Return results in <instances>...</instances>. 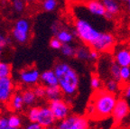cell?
Wrapping results in <instances>:
<instances>
[{
	"mask_svg": "<svg viewBox=\"0 0 130 129\" xmlns=\"http://www.w3.org/2000/svg\"><path fill=\"white\" fill-rule=\"evenodd\" d=\"M24 1L25 3H35V2H36L37 0H24Z\"/></svg>",
	"mask_w": 130,
	"mask_h": 129,
	"instance_id": "obj_38",
	"label": "cell"
},
{
	"mask_svg": "<svg viewBox=\"0 0 130 129\" xmlns=\"http://www.w3.org/2000/svg\"><path fill=\"white\" fill-rule=\"evenodd\" d=\"M122 94L126 99H130V83L124 85L123 89H122Z\"/></svg>",
	"mask_w": 130,
	"mask_h": 129,
	"instance_id": "obj_36",
	"label": "cell"
},
{
	"mask_svg": "<svg viewBox=\"0 0 130 129\" xmlns=\"http://www.w3.org/2000/svg\"><path fill=\"white\" fill-rule=\"evenodd\" d=\"M41 72L35 67L23 69L18 73V79L23 85L26 87L36 86L40 82Z\"/></svg>",
	"mask_w": 130,
	"mask_h": 129,
	"instance_id": "obj_7",
	"label": "cell"
},
{
	"mask_svg": "<svg viewBox=\"0 0 130 129\" xmlns=\"http://www.w3.org/2000/svg\"><path fill=\"white\" fill-rule=\"evenodd\" d=\"M62 91L59 86L45 88V99L48 101H53L55 99H61L62 97Z\"/></svg>",
	"mask_w": 130,
	"mask_h": 129,
	"instance_id": "obj_17",
	"label": "cell"
},
{
	"mask_svg": "<svg viewBox=\"0 0 130 129\" xmlns=\"http://www.w3.org/2000/svg\"><path fill=\"white\" fill-rule=\"evenodd\" d=\"M8 42H9V38H7L3 33L0 32V51L6 48L7 46Z\"/></svg>",
	"mask_w": 130,
	"mask_h": 129,
	"instance_id": "obj_33",
	"label": "cell"
},
{
	"mask_svg": "<svg viewBox=\"0 0 130 129\" xmlns=\"http://www.w3.org/2000/svg\"><path fill=\"white\" fill-rule=\"evenodd\" d=\"M120 84H121V83H120L119 81L116 80V79H109L106 81L105 89L108 90V92L117 94V93L120 90Z\"/></svg>",
	"mask_w": 130,
	"mask_h": 129,
	"instance_id": "obj_21",
	"label": "cell"
},
{
	"mask_svg": "<svg viewBox=\"0 0 130 129\" xmlns=\"http://www.w3.org/2000/svg\"><path fill=\"white\" fill-rule=\"evenodd\" d=\"M14 93V83L11 77L0 79V104H7Z\"/></svg>",
	"mask_w": 130,
	"mask_h": 129,
	"instance_id": "obj_8",
	"label": "cell"
},
{
	"mask_svg": "<svg viewBox=\"0 0 130 129\" xmlns=\"http://www.w3.org/2000/svg\"><path fill=\"white\" fill-rule=\"evenodd\" d=\"M120 2H126V0H119Z\"/></svg>",
	"mask_w": 130,
	"mask_h": 129,
	"instance_id": "obj_40",
	"label": "cell"
},
{
	"mask_svg": "<svg viewBox=\"0 0 130 129\" xmlns=\"http://www.w3.org/2000/svg\"><path fill=\"white\" fill-rule=\"evenodd\" d=\"M117 100L116 94L108 92L105 89L96 90L92 101L88 106V113L93 117L106 118L112 115Z\"/></svg>",
	"mask_w": 130,
	"mask_h": 129,
	"instance_id": "obj_3",
	"label": "cell"
},
{
	"mask_svg": "<svg viewBox=\"0 0 130 129\" xmlns=\"http://www.w3.org/2000/svg\"><path fill=\"white\" fill-rule=\"evenodd\" d=\"M55 122H56V119H55L49 106H43V107H39L37 123L40 124L42 126L45 128V127L53 125Z\"/></svg>",
	"mask_w": 130,
	"mask_h": 129,
	"instance_id": "obj_10",
	"label": "cell"
},
{
	"mask_svg": "<svg viewBox=\"0 0 130 129\" xmlns=\"http://www.w3.org/2000/svg\"><path fill=\"white\" fill-rule=\"evenodd\" d=\"M87 117L79 115H70L58 123V129H89Z\"/></svg>",
	"mask_w": 130,
	"mask_h": 129,
	"instance_id": "obj_5",
	"label": "cell"
},
{
	"mask_svg": "<svg viewBox=\"0 0 130 129\" xmlns=\"http://www.w3.org/2000/svg\"><path fill=\"white\" fill-rule=\"evenodd\" d=\"M49 44H50V47H51L53 50H61V46H62V43L60 42L56 37L53 36V38L50 40V42H49Z\"/></svg>",
	"mask_w": 130,
	"mask_h": 129,
	"instance_id": "obj_31",
	"label": "cell"
},
{
	"mask_svg": "<svg viewBox=\"0 0 130 129\" xmlns=\"http://www.w3.org/2000/svg\"><path fill=\"white\" fill-rule=\"evenodd\" d=\"M7 122H8V125H10L11 127H14V128L20 129V127L23 125L22 118L18 115H16V114H12V115L8 116Z\"/></svg>",
	"mask_w": 130,
	"mask_h": 129,
	"instance_id": "obj_23",
	"label": "cell"
},
{
	"mask_svg": "<svg viewBox=\"0 0 130 129\" xmlns=\"http://www.w3.org/2000/svg\"><path fill=\"white\" fill-rule=\"evenodd\" d=\"M74 28V34L84 44L100 53H109L115 47L116 39L111 33L100 32L86 19H76Z\"/></svg>",
	"mask_w": 130,
	"mask_h": 129,
	"instance_id": "obj_1",
	"label": "cell"
},
{
	"mask_svg": "<svg viewBox=\"0 0 130 129\" xmlns=\"http://www.w3.org/2000/svg\"><path fill=\"white\" fill-rule=\"evenodd\" d=\"M120 69H121V67L118 64H117L113 60V61H111L109 66H108V74L110 76V79H116V80L119 81Z\"/></svg>",
	"mask_w": 130,
	"mask_h": 129,
	"instance_id": "obj_22",
	"label": "cell"
},
{
	"mask_svg": "<svg viewBox=\"0 0 130 129\" xmlns=\"http://www.w3.org/2000/svg\"><path fill=\"white\" fill-rule=\"evenodd\" d=\"M113 60L120 67H130V48L119 47L116 49Z\"/></svg>",
	"mask_w": 130,
	"mask_h": 129,
	"instance_id": "obj_11",
	"label": "cell"
},
{
	"mask_svg": "<svg viewBox=\"0 0 130 129\" xmlns=\"http://www.w3.org/2000/svg\"><path fill=\"white\" fill-rule=\"evenodd\" d=\"M31 24L27 19L20 18L16 21L12 29V38L20 44H24L30 39Z\"/></svg>",
	"mask_w": 130,
	"mask_h": 129,
	"instance_id": "obj_4",
	"label": "cell"
},
{
	"mask_svg": "<svg viewBox=\"0 0 130 129\" xmlns=\"http://www.w3.org/2000/svg\"><path fill=\"white\" fill-rule=\"evenodd\" d=\"M90 87L95 91L102 89V80L98 75L93 74L91 76V78H90Z\"/></svg>",
	"mask_w": 130,
	"mask_h": 129,
	"instance_id": "obj_29",
	"label": "cell"
},
{
	"mask_svg": "<svg viewBox=\"0 0 130 129\" xmlns=\"http://www.w3.org/2000/svg\"><path fill=\"white\" fill-rule=\"evenodd\" d=\"M105 7L106 12L115 17L121 11V4L119 0H100Z\"/></svg>",
	"mask_w": 130,
	"mask_h": 129,
	"instance_id": "obj_16",
	"label": "cell"
},
{
	"mask_svg": "<svg viewBox=\"0 0 130 129\" xmlns=\"http://www.w3.org/2000/svg\"><path fill=\"white\" fill-rule=\"evenodd\" d=\"M7 104L10 110L14 111V112H19V111L23 110V108L25 106H24V99H23L22 91L14 92L11 97V99H9Z\"/></svg>",
	"mask_w": 130,
	"mask_h": 129,
	"instance_id": "obj_14",
	"label": "cell"
},
{
	"mask_svg": "<svg viewBox=\"0 0 130 129\" xmlns=\"http://www.w3.org/2000/svg\"><path fill=\"white\" fill-rule=\"evenodd\" d=\"M61 53L64 57H67V58H71V57H74L75 54V47H73L71 43H65L62 44L61 48Z\"/></svg>",
	"mask_w": 130,
	"mask_h": 129,
	"instance_id": "obj_26",
	"label": "cell"
},
{
	"mask_svg": "<svg viewBox=\"0 0 130 129\" xmlns=\"http://www.w3.org/2000/svg\"><path fill=\"white\" fill-rule=\"evenodd\" d=\"M13 10L16 14H22L25 10V2L24 0H12L11 1Z\"/></svg>",
	"mask_w": 130,
	"mask_h": 129,
	"instance_id": "obj_27",
	"label": "cell"
},
{
	"mask_svg": "<svg viewBox=\"0 0 130 129\" xmlns=\"http://www.w3.org/2000/svg\"><path fill=\"white\" fill-rule=\"evenodd\" d=\"M40 82L45 88L58 86V78H57L54 70H47V71L41 72Z\"/></svg>",
	"mask_w": 130,
	"mask_h": 129,
	"instance_id": "obj_12",
	"label": "cell"
},
{
	"mask_svg": "<svg viewBox=\"0 0 130 129\" xmlns=\"http://www.w3.org/2000/svg\"><path fill=\"white\" fill-rule=\"evenodd\" d=\"M130 81V67H121L119 74V82L127 84Z\"/></svg>",
	"mask_w": 130,
	"mask_h": 129,
	"instance_id": "obj_25",
	"label": "cell"
},
{
	"mask_svg": "<svg viewBox=\"0 0 130 129\" xmlns=\"http://www.w3.org/2000/svg\"><path fill=\"white\" fill-rule=\"evenodd\" d=\"M39 107H36V106H32V107H29L28 111H27V119L29 120V122H37Z\"/></svg>",
	"mask_w": 130,
	"mask_h": 129,
	"instance_id": "obj_28",
	"label": "cell"
},
{
	"mask_svg": "<svg viewBox=\"0 0 130 129\" xmlns=\"http://www.w3.org/2000/svg\"><path fill=\"white\" fill-rule=\"evenodd\" d=\"M22 95L25 107H31L32 106H35V102L37 100V98L35 94L34 89H25L24 90L22 91Z\"/></svg>",
	"mask_w": 130,
	"mask_h": 129,
	"instance_id": "obj_18",
	"label": "cell"
},
{
	"mask_svg": "<svg viewBox=\"0 0 130 129\" xmlns=\"http://www.w3.org/2000/svg\"><path fill=\"white\" fill-rule=\"evenodd\" d=\"M59 2L58 0H42L41 1V8L44 12H53L58 7Z\"/></svg>",
	"mask_w": 130,
	"mask_h": 129,
	"instance_id": "obj_20",
	"label": "cell"
},
{
	"mask_svg": "<svg viewBox=\"0 0 130 129\" xmlns=\"http://www.w3.org/2000/svg\"><path fill=\"white\" fill-rule=\"evenodd\" d=\"M129 48H130V47H129Z\"/></svg>",
	"mask_w": 130,
	"mask_h": 129,
	"instance_id": "obj_42",
	"label": "cell"
},
{
	"mask_svg": "<svg viewBox=\"0 0 130 129\" xmlns=\"http://www.w3.org/2000/svg\"><path fill=\"white\" fill-rule=\"evenodd\" d=\"M12 74V67L9 63L0 61V79L8 78Z\"/></svg>",
	"mask_w": 130,
	"mask_h": 129,
	"instance_id": "obj_24",
	"label": "cell"
},
{
	"mask_svg": "<svg viewBox=\"0 0 130 129\" xmlns=\"http://www.w3.org/2000/svg\"><path fill=\"white\" fill-rule=\"evenodd\" d=\"M53 36L56 37L62 44H65V43H71L74 40L75 34H74V32H71L69 29L62 25Z\"/></svg>",
	"mask_w": 130,
	"mask_h": 129,
	"instance_id": "obj_15",
	"label": "cell"
},
{
	"mask_svg": "<svg viewBox=\"0 0 130 129\" xmlns=\"http://www.w3.org/2000/svg\"><path fill=\"white\" fill-rule=\"evenodd\" d=\"M35 94L36 96L37 99H43L45 98V87L43 85H36L35 86Z\"/></svg>",
	"mask_w": 130,
	"mask_h": 129,
	"instance_id": "obj_30",
	"label": "cell"
},
{
	"mask_svg": "<svg viewBox=\"0 0 130 129\" xmlns=\"http://www.w3.org/2000/svg\"><path fill=\"white\" fill-rule=\"evenodd\" d=\"M1 53H2V51H0V57H1Z\"/></svg>",
	"mask_w": 130,
	"mask_h": 129,
	"instance_id": "obj_41",
	"label": "cell"
},
{
	"mask_svg": "<svg viewBox=\"0 0 130 129\" xmlns=\"http://www.w3.org/2000/svg\"><path fill=\"white\" fill-rule=\"evenodd\" d=\"M89 51H90V48L87 45H79L75 48L74 57L80 61H89Z\"/></svg>",
	"mask_w": 130,
	"mask_h": 129,
	"instance_id": "obj_19",
	"label": "cell"
},
{
	"mask_svg": "<svg viewBox=\"0 0 130 129\" xmlns=\"http://www.w3.org/2000/svg\"><path fill=\"white\" fill-rule=\"evenodd\" d=\"M24 129H44V127L42 126V125L37 123V122H29V123L24 127Z\"/></svg>",
	"mask_w": 130,
	"mask_h": 129,
	"instance_id": "obj_35",
	"label": "cell"
},
{
	"mask_svg": "<svg viewBox=\"0 0 130 129\" xmlns=\"http://www.w3.org/2000/svg\"><path fill=\"white\" fill-rule=\"evenodd\" d=\"M49 107L53 112L56 121H61L71 115V107L66 100L61 99H55L53 101H49Z\"/></svg>",
	"mask_w": 130,
	"mask_h": 129,
	"instance_id": "obj_6",
	"label": "cell"
},
{
	"mask_svg": "<svg viewBox=\"0 0 130 129\" xmlns=\"http://www.w3.org/2000/svg\"><path fill=\"white\" fill-rule=\"evenodd\" d=\"M0 129H18L11 127L8 125L7 122V117L6 116H0Z\"/></svg>",
	"mask_w": 130,
	"mask_h": 129,
	"instance_id": "obj_32",
	"label": "cell"
},
{
	"mask_svg": "<svg viewBox=\"0 0 130 129\" xmlns=\"http://www.w3.org/2000/svg\"><path fill=\"white\" fill-rule=\"evenodd\" d=\"M100 53H99V52H97V51L90 49V51H89V61H92V62H94V61H98V60L100 59Z\"/></svg>",
	"mask_w": 130,
	"mask_h": 129,
	"instance_id": "obj_34",
	"label": "cell"
},
{
	"mask_svg": "<svg viewBox=\"0 0 130 129\" xmlns=\"http://www.w3.org/2000/svg\"><path fill=\"white\" fill-rule=\"evenodd\" d=\"M53 70L63 95L70 98L75 96L79 87V76L77 71L66 61H58Z\"/></svg>",
	"mask_w": 130,
	"mask_h": 129,
	"instance_id": "obj_2",
	"label": "cell"
},
{
	"mask_svg": "<svg viewBox=\"0 0 130 129\" xmlns=\"http://www.w3.org/2000/svg\"><path fill=\"white\" fill-rule=\"evenodd\" d=\"M130 112V107L126 99H118L112 112V117L116 122H121Z\"/></svg>",
	"mask_w": 130,
	"mask_h": 129,
	"instance_id": "obj_9",
	"label": "cell"
},
{
	"mask_svg": "<svg viewBox=\"0 0 130 129\" xmlns=\"http://www.w3.org/2000/svg\"><path fill=\"white\" fill-rule=\"evenodd\" d=\"M126 5H127V8H128V10L130 11V0H126Z\"/></svg>",
	"mask_w": 130,
	"mask_h": 129,
	"instance_id": "obj_39",
	"label": "cell"
},
{
	"mask_svg": "<svg viewBox=\"0 0 130 129\" xmlns=\"http://www.w3.org/2000/svg\"><path fill=\"white\" fill-rule=\"evenodd\" d=\"M86 7L92 15L104 17L106 14L105 7L100 0H89L86 4Z\"/></svg>",
	"mask_w": 130,
	"mask_h": 129,
	"instance_id": "obj_13",
	"label": "cell"
},
{
	"mask_svg": "<svg viewBox=\"0 0 130 129\" xmlns=\"http://www.w3.org/2000/svg\"><path fill=\"white\" fill-rule=\"evenodd\" d=\"M44 129H58V127H57V126H55V125H51V126L45 127Z\"/></svg>",
	"mask_w": 130,
	"mask_h": 129,
	"instance_id": "obj_37",
	"label": "cell"
}]
</instances>
